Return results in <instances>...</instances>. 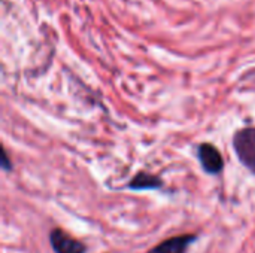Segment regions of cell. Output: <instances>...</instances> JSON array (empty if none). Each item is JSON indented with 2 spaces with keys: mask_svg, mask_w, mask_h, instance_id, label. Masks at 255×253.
I'll return each mask as SVG.
<instances>
[{
  "mask_svg": "<svg viewBox=\"0 0 255 253\" xmlns=\"http://www.w3.org/2000/svg\"><path fill=\"white\" fill-rule=\"evenodd\" d=\"M197 240V236L194 234H185V236H176L172 239H167L152 248L148 253H187L191 243Z\"/></svg>",
  "mask_w": 255,
  "mask_h": 253,
  "instance_id": "277c9868",
  "label": "cell"
},
{
  "mask_svg": "<svg viewBox=\"0 0 255 253\" xmlns=\"http://www.w3.org/2000/svg\"><path fill=\"white\" fill-rule=\"evenodd\" d=\"M197 155H199L200 164H202V167H203V170L206 173L218 174L224 169L223 157H221L220 151L215 146H212L209 143H203V145L199 146Z\"/></svg>",
  "mask_w": 255,
  "mask_h": 253,
  "instance_id": "3957f363",
  "label": "cell"
},
{
  "mask_svg": "<svg viewBox=\"0 0 255 253\" xmlns=\"http://www.w3.org/2000/svg\"><path fill=\"white\" fill-rule=\"evenodd\" d=\"M233 145L241 163L255 174V128L238 131Z\"/></svg>",
  "mask_w": 255,
  "mask_h": 253,
  "instance_id": "6da1fadb",
  "label": "cell"
},
{
  "mask_svg": "<svg viewBox=\"0 0 255 253\" xmlns=\"http://www.w3.org/2000/svg\"><path fill=\"white\" fill-rule=\"evenodd\" d=\"M49 245L54 253H87L84 243L67 236V233L60 228H54L49 233Z\"/></svg>",
  "mask_w": 255,
  "mask_h": 253,
  "instance_id": "7a4b0ae2",
  "label": "cell"
},
{
  "mask_svg": "<svg viewBox=\"0 0 255 253\" xmlns=\"http://www.w3.org/2000/svg\"><path fill=\"white\" fill-rule=\"evenodd\" d=\"M163 186V182L160 177L152 176L149 173H137L134 179L128 183V188L133 191H146V189H160Z\"/></svg>",
  "mask_w": 255,
  "mask_h": 253,
  "instance_id": "5b68a950",
  "label": "cell"
}]
</instances>
